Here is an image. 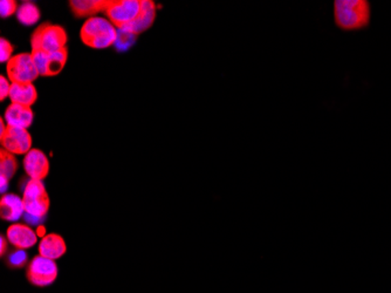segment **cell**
Listing matches in <instances>:
<instances>
[{"instance_id": "cell-1", "label": "cell", "mask_w": 391, "mask_h": 293, "mask_svg": "<svg viewBox=\"0 0 391 293\" xmlns=\"http://www.w3.org/2000/svg\"><path fill=\"white\" fill-rule=\"evenodd\" d=\"M334 23L344 32H354L368 27L371 21V6L368 0L334 1Z\"/></svg>"}, {"instance_id": "cell-2", "label": "cell", "mask_w": 391, "mask_h": 293, "mask_svg": "<svg viewBox=\"0 0 391 293\" xmlns=\"http://www.w3.org/2000/svg\"><path fill=\"white\" fill-rule=\"evenodd\" d=\"M117 31L110 21L92 16L81 27L80 38L84 45L94 49H108L117 40Z\"/></svg>"}, {"instance_id": "cell-3", "label": "cell", "mask_w": 391, "mask_h": 293, "mask_svg": "<svg viewBox=\"0 0 391 293\" xmlns=\"http://www.w3.org/2000/svg\"><path fill=\"white\" fill-rule=\"evenodd\" d=\"M67 39V33L60 25L44 23L33 32L31 46L36 52H56L66 49Z\"/></svg>"}, {"instance_id": "cell-4", "label": "cell", "mask_w": 391, "mask_h": 293, "mask_svg": "<svg viewBox=\"0 0 391 293\" xmlns=\"http://www.w3.org/2000/svg\"><path fill=\"white\" fill-rule=\"evenodd\" d=\"M23 201H24L25 213L29 216L36 217L40 221H44L49 210L51 202L43 181L29 180L25 185Z\"/></svg>"}, {"instance_id": "cell-5", "label": "cell", "mask_w": 391, "mask_h": 293, "mask_svg": "<svg viewBox=\"0 0 391 293\" xmlns=\"http://www.w3.org/2000/svg\"><path fill=\"white\" fill-rule=\"evenodd\" d=\"M58 273H59V269H58L56 261L43 257L39 255L28 263L26 278L32 285L36 288H46V286L52 285L53 283L56 281Z\"/></svg>"}, {"instance_id": "cell-6", "label": "cell", "mask_w": 391, "mask_h": 293, "mask_svg": "<svg viewBox=\"0 0 391 293\" xmlns=\"http://www.w3.org/2000/svg\"><path fill=\"white\" fill-rule=\"evenodd\" d=\"M8 79L12 82H33L39 77V71L32 53H19L8 62Z\"/></svg>"}, {"instance_id": "cell-7", "label": "cell", "mask_w": 391, "mask_h": 293, "mask_svg": "<svg viewBox=\"0 0 391 293\" xmlns=\"http://www.w3.org/2000/svg\"><path fill=\"white\" fill-rule=\"evenodd\" d=\"M109 21L116 27H123L135 21L141 13V1L139 0H109L106 8Z\"/></svg>"}, {"instance_id": "cell-8", "label": "cell", "mask_w": 391, "mask_h": 293, "mask_svg": "<svg viewBox=\"0 0 391 293\" xmlns=\"http://www.w3.org/2000/svg\"><path fill=\"white\" fill-rule=\"evenodd\" d=\"M1 147L13 155H26L32 149V137L27 129L6 127L3 135H0Z\"/></svg>"}, {"instance_id": "cell-9", "label": "cell", "mask_w": 391, "mask_h": 293, "mask_svg": "<svg viewBox=\"0 0 391 293\" xmlns=\"http://www.w3.org/2000/svg\"><path fill=\"white\" fill-rule=\"evenodd\" d=\"M32 56L40 75L54 77L64 69L67 62L68 51L67 49L52 53L32 51Z\"/></svg>"}, {"instance_id": "cell-10", "label": "cell", "mask_w": 391, "mask_h": 293, "mask_svg": "<svg viewBox=\"0 0 391 293\" xmlns=\"http://www.w3.org/2000/svg\"><path fill=\"white\" fill-rule=\"evenodd\" d=\"M25 173L31 180L43 181L49 173V161L40 149H31L24 157Z\"/></svg>"}, {"instance_id": "cell-11", "label": "cell", "mask_w": 391, "mask_h": 293, "mask_svg": "<svg viewBox=\"0 0 391 293\" xmlns=\"http://www.w3.org/2000/svg\"><path fill=\"white\" fill-rule=\"evenodd\" d=\"M6 237L16 249H31L38 243V233L29 225L21 223L10 225Z\"/></svg>"}, {"instance_id": "cell-12", "label": "cell", "mask_w": 391, "mask_h": 293, "mask_svg": "<svg viewBox=\"0 0 391 293\" xmlns=\"http://www.w3.org/2000/svg\"><path fill=\"white\" fill-rule=\"evenodd\" d=\"M155 16L156 6L154 1H148V0L141 1L140 16H137L132 23L126 25L120 30L124 32L132 33V34L137 36L139 33L143 32L147 28L152 26V23L155 21Z\"/></svg>"}, {"instance_id": "cell-13", "label": "cell", "mask_w": 391, "mask_h": 293, "mask_svg": "<svg viewBox=\"0 0 391 293\" xmlns=\"http://www.w3.org/2000/svg\"><path fill=\"white\" fill-rule=\"evenodd\" d=\"M4 120L10 127L27 129L34 120V113L27 106L11 104L5 110Z\"/></svg>"}, {"instance_id": "cell-14", "label": "cell", "mask_w": 391, "mask_h": 293, "mask_svg": "<svg viewBox=\"0 0 391 293\" xmlns=\"http://www.w3.org/2000/svg\"><path fill=\"white\" fill-rule=\"evenodd\" d=\"M67 253V245L64 238L58 233H48L39 243V255L43 257L56 261Z\"/></svg>"}, {"instance_id": "cell-15", "label": "cell", "mask_w": 391, "mask_h": 293, "mask_svg": "<svg viewBox=\"0 0 391 293\" xmlns=\"http://www.w3.org/2000/svg\"><path fill=\"white\" fill-rule=\"evenodd\" d=\"M25 213L24 201L16 194H5L0 200V217L4 221L16 222Z\"/></svg>"}, {"instance_id": "cell-16", "label": "cell", "mask_w": 391, "mask_h": 293, "mask_svg": "<svg viewBox=\"0 0 391 293\" xmlns=\"http://www.w3.org/2000/svg\"><path fill=\"white\" fill-rule=\"evenodd\" d=\"M10 99L16 105L31 106L36 104L38 92L33 82H12L10 91Z\"/></svg>"}, {"instance_id": "cell-17", "label": "cell", "mask_w": 391, "mask_h": 293, "mask_svg": "<svg viewBox=\"0 0 391 293\" xmlns=\"http://www.w3.org/2000/svg\"><path fill=\"white\" fill-rule=\"evenodd\" d=\"M109 0H72L69 6L72 8L74 16L78 18L94 16L101 11H106Z\"/></svg>"}, {"instance_id": "cell-18", "label": "cell", "mask_w": 391, "mask_h": 293, "mask_svg": "<svg viewBox=\"0 0 391 293\" xmlns=\"http://www.w3.org/2000/svg\"><path fill=\"white\" fill-rule=\"evenodd\" d=\"M16 19L25 26H32L40 19V10L36 4L25 1L16 11Z\"/></svg>"}, {"instance_id": "cell-19", "label": "cell", "mask_w": 391, "mask_h": 293, "mask_svg": "<svg viewBox=\"0 0 391 293\" xmlns=\"http://www.w3.org/2000/svg\"><path fill=\"white\" fill-rule=\"evenodd\" d=\"M18 170V161L13 154L8 153V150H0V175L8 177V180L14 176Z\"/></svg>"}, {"instance_id": "cell-20", "label": "cell", "mask_w": 391, "mask_h": 293, "mask_svg": "<svg viewBox=\"0 0 391 293\" xmlns=\"http://www.w3.org/2000/svg\"><path fill=\"white\" fill-rule=\"evenodd\" d=\"M6 259V266L11 269H23L26 266L28 261V255L26 250L14 249L12 251H8V255L5 256Z\"/></svg>"}, {"instance_id": "cell-21", "label": "cell", "mask_w": 391, "mask_h": 293, "mask_svg": "<svg viewBox=\"0 0 391 293\" xmlns=\"http://www.w3.org/2000/svg\"><path fill=\"white\" fill-rule=\"evenodd\" d=\"M135 34L132 33L124 32L119 30L117 33V40H116V47L119 49H128L129 46L132 44V41L135 40Z\"/></svg>"}, {"instance_id": "cell-22", "label": "cell", "mask_w": 391, "mask_h": 293, "mask_svg": "<svg viewBox=\"0 0 391 293\" xmlns=\"http://www.w3.org/2000/svg\"><path fill=\"white\" fill-rule=\"evenodd\" d=\"M0 14H1V18H8V16H11L12 14L18 11V5H16V1L14 0H3L0 3Z\"/></svg>"}, {"instance_id": "cell-23", "label": "cell", "mask_w": 391, "mask_h": 293, "mask_svg": "<svg viewBox=\"0 0 391 293\" xmlns=\"http://www.w3.org/2000/svg\"><path fill=\"white\" fill-rule=\"evenodd\" d=\"M0 49H1V54H0V61L1 62H8L12 58V53L14 51L12 44L10 41L6 40L4 38H1L0 40Z\"/></svg>"}, {"instance_id": "cell-24", "label": "cell", "mask_w": 391, "mask_h": 293, "mask_svg": "<svg viewBox=\"0 0 391 293\" xmlns=\"http://www.w3.org/2000/svg\"><path fill=\"white\" fill-rule=\"evenodd\" d=\"M0 87H1L0 89V100L4 101L6 97H10V91H11V84L4 75L0 77Z\"/></svg>"}, {"instance_id": "cell-25", "label": "cell", "mask_w": 391, "mask_h": 293, "mask_svg": "<svg viewBox=\"0 0 391 293\" xmlns=\"http://www.w3.org/2000/svg\"><path fill=\"white\" fill-rule=\"evenodd\" d=\"M0 243H1V250H0V255H1V257H5L6 251H8V238H5L4 236H1V237H0Z\"/></svg>"}, {"instance_id": "cell-26", "label": "cell", "mask_w": 391, "mask_h": 293, "mask_svg": "<svg viewBox=\"0 0 391 293\" xmlns=\"http://www.w3.org/2000/svg\"><path fill=\"white\" fill-rule=\"evenodd\" d=\"M0 181H1V188H0V190H1V194H4L5 195V193L8 191V181H10V180H8V177L0 175Z\"/></svg>"}, {"instance_id": "cell-27", "label": "cell", "mask_w": 391, "mask_h": 293, "mask_svg": "<svg viewBox=\"0 0 391 293\" xmlns=\"http://www.w3.org/2000/svg\"><path fill=\"white\" fill-rule=\"evenodd\" d=\"M6 127H8V126H5L4 119H1V120H0V135H3V134L5 133Z\"/></svg>"}]
</instances>
